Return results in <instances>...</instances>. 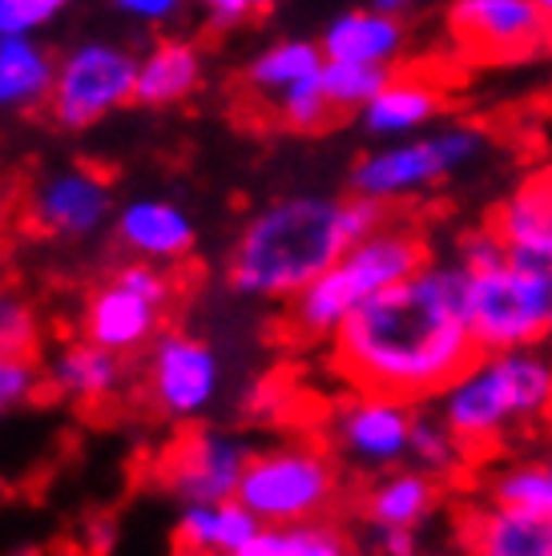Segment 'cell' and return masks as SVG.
<instances>
[{"label": "cell", "instance_id": "obj_1", "mask_svg": "<svg viewBox=\"0 0 552 556\" xmlns=\"http://www.w3.org/2000/svg\"><path fill=\"white\" fill-rule=\"evenodd\" d=\"M480 351L464 315V275L431 258L424 270L355 311L331 339V367L351 391L436 404Z\"/></svg>", "mask_w": 552, "mask_h": 556}, {"label": "cell", "instance_id": "obj_2", "mask_svg": "<svg viewBox=\"0 0 552 556\" xmlns=\"http://www.w3.org/2000/svg\"><path fill=\"white\" fill-rule=\"evenodd\" d=\"M384 223L387 210L367 198L283 194L242 223L226 254V282L242 299L290 303Z\"/></svg>", "mask_w": 552, "mask_h": 556}, {"label": "cell", "instance_id": "obj_3", "mask_svg": "<svg viewBox=\"0 0 552 556\" xmlns=\"http://www.w3.org/2000/svg\"><path fill=\"white\" fill-rule=\"evenodd\" d=\"M431 407L476 464L512 435L552 419V355L540 348L476 355Z\"/></svg>", "mask_w": 552, "mask_h": 556}, {"label": "cell", "instance_id": "obj_4", "mask_svg": "<svg viewBox=\"0 0 552 556\" xmlns=\"http://www.w3.org/2000/svg\"><path fill=\"white\" fill-rule=\"evenodd\" d=\"M431 263L428 238L412 223L387 218L372 238L339 258L323 278H315L299 299L287 303V327L303 343H331L355 311L379 299L384 291L400 287L403 278Z\"/></svg>", "mask_w": 552, "mask_h": 556}, {"label": "cell", "instance_id": "obj_5", "mask_svg": "<svg viewBox=\"0 0 552 556\" xmlns=\"http://www.w3.org/2000/svg\"><path fill=\"white\" fill-rule=\"evenodd\" d=\"M464 315L480 355L540 348L552 334V242H504V258L464 275Z\"/></svg>", "mask_w": 552, "mask_h": 556}, {"label": "cell", "instance_id": "obj_6", "mask_svg": "<svg viewBox=\"0 0 552 556\" xmlns=\"http://www.w3.org/2000/svg\"><path fill=\"white\" fill-rule=\"evenodd\" d=\"M339 496H343V468L331 447L311 440H287L254 452L238 484V504L263 529L331 520Z\"/></svg>", "mask_w": 552, "mask_h": 556}, {"label": "cell", "instance_id": "obj_7", "mask_svg": "<svg viewBox=\"0 0 552 556\" xmlns=\"http://www.w3.org/2000/svg\"><path fill=\"white\" fill-rule=\"evenodd\" d=\"M492 146V134L476 122H452V126H436L412 141H396V146H379L355 157L351 166V194L367 198L375 206H391V202H407L452 181L468 166H476Z\"/></svg>", "mask_w": 552, "mask_h": 556}, {"label": "cell", "instance_id": "obj_8", "mask_svg": "<svg viewBox=\"0 0 552 556\" xmlns=\"http://www.w3.org/2000/svg\"><path fill=\"white\" fill-rule=\"evenodd\" d=\"M174 299H178V282L170 270L125 258L85 299L81 339L122 359L146 355L170 331L166 319Z\"/></svg>", "mask_w": 552, "mask_h": 556}, {"label": "cell", "instance_id": "obj_9", "mask_svg": "<svg viewBox=\"0 0 552 556\" xmlns=\"http://www.w3.org/2000/svg\"><path fill=\"white\" fill-rule=\"evenodd\" d=\"M138 98V53L110 37H81L57 53L49 122L57 129H93Z\"/></svg>", "mask_w": 552, "mask_h": 556}, {"label": "cell", "instance_id": "obj_10", "mask_svg": "<svg viewBox=\"0 0 552 556\" xmlns=\"http://www.w3.org/2000/svg\"><path fill=\"white\" fill-rule=\"evenodd\" d=\"M138 391L162 424H198L226 391V363L206 334L174 327L146 351Z\"/></svg>", "mask_w": 552, "mask_h": 556}, {"label": "cell", "instance_id": "obj_11", "mask_svg": "<svg viewBox=\"0 0 552 556\" xmlns=\"http://www.w3.org/2000/svg\"><path fill=\"white\" fill-rule=\"evenodd\" d=\"M415 407L375 391H351L327 419V447L360 476H387L407 464Z\"/></svg>", "mask_w": 552, "mask_h": 556}, {"label": "cell", "instance_id": "obj_12", "mask_svg": "<svg viewBox=\"0 0 552 556\" xmlns=\"http://www.w3.org/2000/svg\"><path fill=\"white\" fill-rule=\"evenodd\" d=\"M448 33L460 53L480 65H525L552 53L540 0H456L448 9Z\"/></svg>", "mask_w": 552, "mask_h": 556}, {"label": "cell", "instance_id": "obj_13", "mask_svg": "<svg viewBox=\"0 0 552 556\" xmlns=\"http://www.w3.org/2000/svg\"><path fill=\"white\" fill-rule=\"evenodd\" d=\"M117 206L122 202L113 198V181L101 169L57 166L28 186L25 218L53 242H93L97 235L113 230Z\"/></svg>", "mask_w": 552, "mask_h": 556}, {"label": "cell", "instance_id": "obj_14", "mask_svg": "<svg viewBox=\"0 0 552 556\" xmlns=\"http://www.w3.org/2000/svg\"><path fill=\"white\" fill-rule=\"evenodd\" d=\"M250 444L242 435L226 428H190L178 444H170L162 456L158 480L170 496L190 508V504H226L238 501V484L247 476L250 464Z\"/></svg>", "mask_w": 552, "mask_h": 556}, {"label": "cell", "instance_id": "obj_15", "mask_svg": "<svg viewBox=\"0 0 552 556\" xmlns=\"http://www.w3.org/2000/svg\"><path fill=\"white\" fill-rule=\"evenodd\" d=\"M113 242L129 263H150V266H178L190 258L198 247V226H193L190 210L174 202V198L138 194L125 198L113 218Z\"/></svg>", "mask_w": 552, "mask_h": 556}, {"label": "cell", "instance_id": "obj_16", "mask_svg": "<svg viewBox=\"0 0 552 556\" xmlns=\"http://www.w3.org/2000/svg\"><path fill=\"white\" fill-rule=\"evenodd\" d=\"M464 556H552V516L497 501H468L456 513Z\"/></svg>", "mask_w": 552, "mask_h": 556}, {"label": "cell", "instance_id": "obj_17", "mask_svg": "<svg viewBox=\"0 0 552 556\" xmlns=\"http://www.w3.org/2000/svg\"><path fill=\"white\" fill-rule=\"evenodd\" d=\"M443 85L424 73H391V81L372 98V105L360 113V126L367 138L396 146V141H412L419 134L436 129L443 117Z\"/></svg>", "mask_w": 552, "mask_h": 556}, {"label": "cell", "instance_id": "obj_18", "mask_svg": "<svg viewBox=\"0 0 552 556\" xmlns=\"http://www.w3.org/2000/svg\"><path fill=\"white\" fill-rule=\"evenodd\" d=\"M318 49L327 61H339V65H367V70L396 73L403 49H407V25L396 16L375 13L372 4L343 9L323 25Z\"/></svg>", "mask_w": 552, "mask_h": 556}, {"label": "cell", "instance_id": "obj_19", "mask_svg": "<svg viewBox=\"0 0 552 556\" xmlns=\"http://www.w3.org/2000/svg\"><path fill=\"white\" fill-rule=\"evenodd\" d=\"M443 501V484L424 476L419 468L403 464L396 472L375 476L363 488L360 516L372 532H419Z\"/></svg>", "mask_w": 552, "mask_h": 556}, {"label": "cell", "instance_id": "obj_20", "mask_svg": "<svg viewBox=\"0 0 552 556\" xmlns=\"http://www.w3.org/2000/svg\"><path fill=\"white\" fill-rule=\"evenodd\" d=\"M45 388L53 391L57 400H65L73 407H101L110 404L113 395L125 383V359L113 351L73 339L65 348H57L41 367Z\"/></svg>", "mask_w": 552, "mask_h": 556}, {"label": "cell", "instance_id": "obj_21", "mask_svg": "<svg viewBox=\"0 0 552 556\" xmlns=\"http://www.w3.org/2000/svg\"><path fill=\"white\" fill-rule=\"evenodd\" d=\"M206 81V56L186 37H162L138 56V98L134 105L170 110L193 98Z\"/></svg>", "mask_w": 552, "mask_h": 556}, {"label": "cell", "instance_id": "obj_22", "mask_svg": "<svg viewBox=\"0 0 552 556\" xmlns=\"http://www.w3.org/2000/svg\"><path fill=\"white\" fill-rule=\"evenodd\" d=\"M259 520L238 501L226 504H190L178 513L174 544L181 556H235L259 536Z\"/></svg>", "mask_w": 552, "mask_h": 556}, {"label": "cell", "instance_id": "obj_23", "mask_svg": "<svg viewBox=\"0 0 552 556\" xmlns=\"http://www.w3.org/2000/svg\"><path fill=\"white\" fill-rule=\"evenodd\" d=\"M57 53L41 41L0 37V113H33L49 105Z\"/></svg>", "mask_w": 552, "mask_h": 556}, {"label": "cell", "instance_id": "obj_24", "mask_svg": "<svg viewBox=\"0 0 552 556\" xmlns=\"http://www.w3.org/2000/svg\"><path fill=\"white\" fill-rule=\"evenodd\" d=\"M323 65H327V56H323L318 41H311V37H278V41L263 45L259 53L250 56L242 81H247L250 98L266 101L275 110L278 98H287L294 85L318 77Z\"/></svg>", "mask_w": 552, "mask_h": 556}, {"label": "cell", "instance_id": "obj_25", "mask_svg": "<svg viewBox=\"0 0 552 556\" xmlns=\"http://www.w3.org/2000/svg\"><path fill=\"white\" fill-rule=\"evenodd\" d=\"M488 223L504 242H552V162L528 169Z\"/></svg>", "mask_w": 552, "mask_h": 556}, {"label": "cell", "instance_id": "obj_26", "mask_svg": "<svg viewBox=\"0 0 552 556\" xmlns=\"http://www.w3.org/2000/svg\"><path fill=\"white\" fill-rule=\"evenodd\" d=\"M480 496L552 516V468L540 456H509L480 468Z\"/></svg>", "mask_w": 552, "mask_h": 556}, {"label": "cell", "instance_id": "obj_27", "mask_svg": "<svg viewBox=\"0 0 552 556\" xmlns=\"http://www.w3.org/2000/svg\"><path fill=\"white\" fill-rule=\"evenodd\" d=\"M407 464L419 468L424 476H431V480L448 484V480H456V476L468 468L472 456L464 452V444H460L456 435H452V428L440 419V412L428 404V407H415Z\"/></svg>", "mask_w": 552, "mask_h": 556}, {"label": "cell", "instance_id": "obj_28", "mask_svg": "<svg viewBox=\"0 0 552 556\" xmlns=\"http://www.w3.org/2000/svg\"><path fill=\"white\" fill-rule=\"evenodd\" d=\"M235 556H351V536L335 520L290 525V529H259V536Z\"/></svg>", "mask_w": 552, "mask_h": 556}, {"label": "cell", "instance_id": "obj_29", "mask_svg": "<svg viewBox=\"0 0 552 556\" xmlns=\"http://www.w3.org/2000/svg\"><path fill=\"white\" fill-rule=\"evenodd\" d=\"M41 315L25 291L0 282V359H37Z\"/></svg>", "mask_w": 552, "mask_h": 556}, {"label": "cell", "instance_id": "obj_30", "mask_svg": "<svg viewBox=\"0 0 552 556\" xmlns=\"http://www.w3.org/2000/svg\"><path fill=\"white\" fill-rule=\"evenodd\" d=\"M387 81H391V70L339 65V61H327V65H323V93L331 101L335 117H339V113H355V117H360Z\"/></svg>", "mask_w": 552, "mask_h": 556}, {"label": "cell", "instance_id": "obj_31", "mask_svg": "<svg viewBox=\"0 0 552 556\" xmlns=\"http://www.w3.org/2000/svg\"><path fill=\"white\" fill-rule=\"evenodd\" d=\"M275 117L278 126L294 129V134H315V129L331 126L335 110L331 101H327V93H323V73L303 85H294L287 98H278Z\"/></svg>", "mask_w": 552, "mask_h": 556}, {"label": "cell", "instance_id": "obj_32", "mask_svg": "<svg viewBox=\"0 0 552 556\" xmlns=\"http://www.w3.org/2000/svg\"><path fill=\"white\" fill-rule=\"evenodd\" d=\"M65 9H70L65 0H0V37L37 41V33L57 25Z\"/></svg>", "mask_w": 552, "mask_h": 556}, {"label": "cell", "instance_id": "obj_33", "mask_svg": "<svg viewBox=\"0 0 552 556\" xmlns=\"http://www.w3.org/2000/svg\"><path fill=\"white\" fill-rule=\"evenodd\" d=\"M41 388L45 376L37 359H0V424L33 404Z\"/></svg>", "mask_w": 552, "mask_h": 556}, {"label": "cell", "instance_id": "obj_34", "mask_svg": "<svg viewBox=\"0 0 552 556\" xmlns=\"http://www.w3.org/2000/svg\"><path fill=\"white\" fill-rule=\"evenodd\" d=\"M259 13H263L259 0H210L202 9V25H206V33L226 37V33H238L242 25H250Z\"/></svg>", "mask_w": 552, "mask_h": 556}, {"label": "cell", "instance_id": "obj_35", "mask_svg": "<svg viewBox=\"0 0 552 556\" xmlns=\"http://www.w3.org/2000/svg\"><path fill=\"white\" fill-rule=\"evenodd\" d=\"M113 13L129 16L138 25H166V21L186 13V4H178V0H117Z\"/></svg>", "mask_w": 552, "mask_h": 556}, {"label": "cell", "instance_id": "obj_36", "mask_svg": "<svg viewBox=\"0 0 552 556\" xmlns=\"http://www.w3.org/2000/svg\"><path fill=\"white\" fill-rule=\"evenodd\" d=\"M379 556H419V532H375Z\"/></svg>", "mask_w": 552, "mask_h": 556}, {"label": "cell", "instance_id": "obj_37", "mask_svg": "<svg viewBox=\"0 0 552 556\" xmlns=\"http://www.w3.org/2000/svg\"><path fill=\"white\" fill-rule=\"evenodd\" d=\"M89 536H93L97 553L105 556L113 544H117V525H113V520H105V516H101V520H89Z\"/></svg>", "mask_w": 552, "mask_h": 556}, {"label": "cell", "instance_id": "obj_38", "mask_svg": "<svg viewBox=\"0 0 552 556\" xmlns=\"http://www.w3.org/2000/svg\"><path fill=\"white\" fill-rule=\"evenodd\" d=\"M9 556H41V548H37V544H21V548H13Z\"/></svg>", "mask_w": 552, "mask_h": 556}, {"label": "cell", "instance_id": "obj_39", "mask_svg": "<svg viewBox=\"0 0 552 556\" xmlns=\"http://www.w3.org/2000/svg\"><path fill=\"white\" fill-rule=\"evenodd\" d=\"M544 4V16H549V33H552V0H540Z\"/></svg>", "mask_w": 552, "mask_h": 556}, {"label": "cell", "instance_id": "obj_40", "mask_svg": "<svg viewBox=\"0 0 552 556\" xmlns=\"http://www.w3.org/2000/svg\"><path fill=\"white\" fill-rule=\"evenodd\" d=\"M540 459H544V464L552 468V447H544V452H540Z\"/></svg>", "mask_w": 552, "mask_h": 556}]
</instances>
